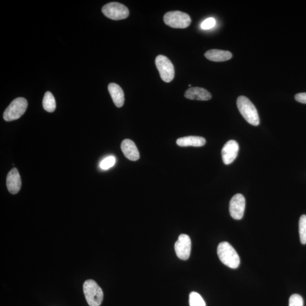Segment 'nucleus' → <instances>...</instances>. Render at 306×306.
Returning a JSON list of instances; mask_svg holds the SVG:
<instances>
[{"label": "nucleus", "instance_id": "5701e85b", "mask_svg": "<svg viewBox=\"0 0 306 306\" xmlns=\"http://www.w3.org/2000/svg\"><path fill=\"white\" fill-rule=\"evenodd\" d=\"M295 99L297 102L306 104V93H301L296 94Z\"/></svg>", "mask_w": 306, "mask_h": 306}, {"label": "nucleus", "instance_id": "f257e3e1", "mask_svg": "<svg viewBox=\"0 0 306 306\" xmlns=\"http://www.w3.org/2000/svg\"><path fill=\"white\" fill-rule=\"evenodd\" d=\"M217 254L221 262L230 268L236 269L240 265V258L230 244L221 242L217 248Z\"/></svg>", "mask_w": 306, "mask_h": 306}, {"label": "nucleus", "instance_id": "aec40b11", "mask_svg": "<svg viewBox=\"0 0 306 306\" xmlns=\"http://www.w3.org/2000/svg\"><path fill=\"white\" fill-rule=\"evenodd\" d=\"M116 159L113 156H110L103 159L100 163V167L103 170L109 169L115 165Z\"/></svg>", "mask_w": 306, "mask_h": 306}, {"label": "nucleus", "instance_id": "4468645a", "mask_svg": "<svg viewBox=\"0 0 306 306\" xmlns=\"http://www.w3.org/2000/svg\"><path fill=\"white\" fill-rule=\"evenodd\" d=\"M108 89L114 104L118 108L123 106L125 101L124 94L121 87L116 83H111L109 85Z\"/></svg>", "mask_w": 306, "mask_h": 306}, {"label": "nucleus", "instance_id": "b1692460", "mask_svg": "<svg viewBox=\"0 0 306 306\" xmlns=\"http://www.w3.org/2000/svg\"><path fill=\"white\" fill-rule=\"evenodd\" d=\"M189 87H191V85H189Z\"/></svg>", "mask_w": 306, "mask_h": 306}, {"label": "nucleus", "instance_id": "6e6552de", "mask_svg": "<svg viewBox=\"0 0 306 306\" xmlns=\"http://www.w3.org/2000/svg\"><path fill=\"white\" fill-rule=\"evenodd\" d=\"M245 206H246V200L242 194L238 193L234 195L230 202L229 210L230 214L232 219L236 220H240L242 219Z\"/></svg>", "mask_w": 306, "mask_h": 306}, {"label": "nucleus", "instance_id": "ddd939ff", "mask_svg": "<svg viewBox=\"0 0 306 306\" xmlns=\"http://www.w3.org/2000/svg\"><path fill=\"white\" fill-rule=\"evenodd\" d=\"M121 149L125 157L132 161H136L140 158V153L136 145L129 139L122 141Z\"/></svg>", "mask_w": 306, "mask_h": 306}, {"label": "nucleus", "instance_id": "2eb2a0df", "mask_svg": "<svg viewBox=\"0 0 306 306\" xmlns=\"http://www.w3.org/2000/svg\"><path fill=\"white\" fill-rule=\"evenodd\" d=\"M206 143L204 138L199 136H187L179 138L177 141V144L179 147H201L204 146Z\"/></svg>", "mask_w": 306, "mask_h": 306}, {"label": "nucleus", "instance_id": "7ed1b4c3", "mask_svg": "<svg viewBox=\"0 0 306 306\" xmlns=\"http://www.w3.org/2000/svg\"><path fill=\"white\" fill-rule=\"evenodd\" d=\"M87 304L90 306H100L103 300V292L101 287L93 280H87L83 285Z\"/></svg>", "mask_w": 306, "mask_h": 306}, {"label": "nucleus", "instance_id": "20e7f679", "mask_svg": "<svg viewBox=\"0 0 306 306\" xmlns=\"http://www.w3.org/2000/svg\"><path fill=\"white\" fill-rule=\"evenodd\" d=\"M28 106V101L24 98L15 99L5 110L3 118L6 121L18 119L25 113Z\"/></svg>", "mask_w": 306, "mask_h": 306}, {"label": "nucleus", "instance_id": "39448f33", "mask_svg": "<svg viewBox=\"0 0 306 306\" xmlns=\"http://www.w3.org/2000/svg\"><path fill=\"white\" fill-rule=\"evenodd\" d=\"M163 20L166 25L177 29L188 28L191 22L190 15L180 11H169L166 13Z\"/></svg>", "mask_w": 306, "mask_h": 306}, {"label": "nucleus", "instance_id": "f3484780", "mask_svg": "<svg viewBox=\"0 0 306 306\" xmlns=\"http://www.w3.org/2000/svg\"><path fill=\"white\" fill-rule=\"evenodd\" d=\"M43 106L45 111L49 113L54 112L56 109V101L51 92H46L43 99Z\"/></svg>", "mask_w": 306, "mask_h": 306}, {"label": "nucleus", "instance_id": "412c9836", "mask_svg": "<svg viewBox=\"0 0 306 306\" xmlns=\"http://www.w3.org/2000/svg\"><path fill=\"white\" fill-rule=\"evenodd\" d=\"M289 306H304V300L299 294H293L289 298Z\"/></svg>", "mask_w": 306, "mask_h": 306}, {"label": "nucleus", "instance_id": "0eeeda50", "mask_svg": "<svg viewBox=\"0 0 306 306\" xmlns=\"http://www.w3.org/2000/svg\"><path fill=\"white\" fill-rule=\"evenodd\" d=\"M155 64L160 78L163 81L170 82L173 81L175 76L174 67L167 57L163 55L158 56L155 59Z\"/></svg>", "mask_w": 306, "mask_h": 306}, {"label": "nucleus", "instance_id": "9b49d317", "mask_svg": "<svg viewBox=\"0 0 306 306\" xmlns=\"http://www.w3.org/2000/svg\"><path fill=\"white\" fill-rule=\"evenodd\" d=\"M22 182L20 173L16 168L11 169L6 178V186L9 192L17 194L20 191Z\"/></svg>", "mask_w": 306, "mask_h": 306}, {"label": "nucleus", "instance_id": "a211bd4d", "mask_svg": "<svg viewBox=\"0 0 306 306\" xmlns=\"http://www.w3.org/2000/svg\"><path fill=\"white\" fill-rule=\"evenodd\" d=\"M189 303L190 306H206L203 298L200 294L194 292L190 294Z\"/></svg>", "mask_w": 306, "mask_h": 306}, {"label": "nucleus", "instance_id": "1a4fd4ad", "mask_svg": "<svg viewBox=\"0 0 306 306\" xmlns=\"http://www.w3.org/2000/svg\"><path fill=\"white\" fill-rule=\"evenodd\" d=\"M175 250L180 259H189L191 251V240L190 236L186 234L180 235L175 244Z\"/></svg>", "mask_w": 306, "mask_h": 306}, {"label": "nucleus", "instance_id": "6ab92c4d", "mask_svg": "<svg viewBox=\"0 0 306 306\" xmlns=\"http://www.w3.org/2000/svg\"><path fill=\"white\" fill-rule=\"evenodd\" d=\"M299 231L301 242L306 244V215H302L300 220Z\"/></svg>", "mask_w": 306, "mask_h": 306}, {"label": "nucleus", "instance_id": "f8f14e48", "mask_svg": "<svg viewBox=\"0 0 306 306\" xmlns=\"http://www.w3.org/2000/svg\"><path fill=\"white\" fill-rule=\"evenodd\" d=\"M185 97L191 100L208 101L212 98V95L204 88L194 87L187 90Z\"/></svg>", "mask_w": 306, "mask_h": 306}, {"label": "nucleus", "instance_id": "9d476101", "mask_svg": "<svg viewBox=\"0 0 306 306\" xmlns=\"http://www.w3.org/2000/svg\"><path fill=\"white\" fill-rule=\"evenodd\" d=\"M239 150V145L235 140H230L222 149V158L225 164H231L236 159Z\"/></svg>", "mask_w": 306, "mask_h": 306}, {"label": "nucleus", "instance_id": "4be33fe9", "mask_svg": "<svg viewBox=\"0 0 306 306\" xmlns=\"http://www.w3.org/2000/svg\"><path fill=\"white\" fill-rule=\"evenodd\" d=\"M216 20L214 18H209L206 19L201 25V28L203 30H209L213 28L216 25Z\"/></svg>", "mask_w": 306, "mask_h": 306}, {"label": "nucleus", "instance_id": "dca6fc26", "mask_svg": "<svg viewBox=\"0 0 306 306\" xmlns=\"http://www.w3.org/2000/svg\"><path fill=\"white\" fill-rule=\"evenodd\" d=\"M205 56L206 59L214 62H223L231 59L232 53L228 51L211 49L205 53Z\"/></svg>", "mask_w": 306, "mask_h": 306}, {"label": "nucleus", "instance_id": "423d86ee", "mask_svg": "<svg viewBox=\"0 0 306 306\" xmlns=\"http://www.w3.org/2000/svg\"><path fill=\"white\" fill-rule=\"evenodd\" d=\"M102 11L105 16L113 20H121L129 16V11L127 7L118 2H110L102 7Z\"/></svg>", "mask_w": 306, "mask_h": 306}, {"label": "nucleus", "instance_id": "f03ea898", "mask_svg": "<svg viewBox=\"0 0 306 306\" xmlns=\"http://www.w3.org/2000/svg\"><path fill=\"white\" fill-rule=\"evenodd\" d=\"M236 104L240 113L248 123L254 126L259 125L260 119L257 109L249 99L244 96H240L237 99Z\"/></svg>", "mask_w": 306, "mask_h": 306}]
</instances>
